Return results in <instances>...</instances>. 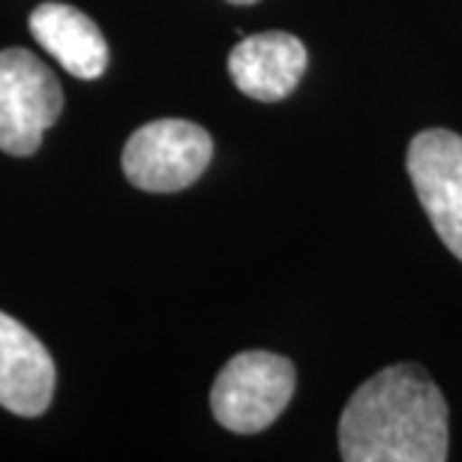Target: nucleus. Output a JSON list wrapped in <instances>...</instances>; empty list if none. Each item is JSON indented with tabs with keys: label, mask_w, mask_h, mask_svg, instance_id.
<instances>
[{
	"label": "nucleus",
	"mask_w": 462,
	"mask_h": 462,
	"mask_svg": "<svg viewBox=\"0 0 462 462\" xmlns=\"http://www.w3.org/2000/svg\"><path fill=\"white\" fill-rule=\"evenodd\" d=\"M346 462H445L448 400L418 364H393L351 393L339 418Z\"/></svg>",
	"instance_id": "obj_1"
},
{
	"label": "nucleus",
	"mask_w": 462,
	"mask_h": 462,
	"mask_svg": "<svg viewBox=\"0 0 462 462\" xmlns=\"http://www.w3.org/2000/svg\"><path fill=\"white\" fill-rule=\"evenodd\" d=\"M294 387L298 375L289 357L273 351H240L219 369L210 387V411L228 432L253 436L285 411Z\"/></svg>",
	"instance_id": "obj_2"
},
{
	"label": "nucleus",
	"mask_w": 462,
	"mask_h": 462,
	"mask_svg": "<svg viewBox=\"0 0 462 462\" xmlns=\"http://www.w3.org/2000/svg\"><path fill=\"white\" fill-rule=\"evenodd\" d=\"M214 160V138L205 126L162 117L138 126L124 147V174L144 192H180L192 187Z\"/></svg>",
	"instance_id": "obj_3"
},
{
	"label": "nucleus",
	"mask_w": 462,
	"mask_h": 462,
	"mask_svg": "<svg viewBox=\"0 0 462 462\" xmlns=\"http://www.w3.org/2000/svg\"><path fill=\"white\" fill-rule=\"evenodd\" d=\"M63 112L58 76L27 49L0 51V151L31 156Z\"/></svg>",
	"instance_id": "obj_4"
},
{
	"label": "nucleus",
	"mask_w": 462,
	"mask_h": 462,
	"mask_svg": "<svg viewBox=\"0 0 462 462\" xmlns=\"http://www.w3.org/2000/svg\"><path fill=\"white\" fill-rule=\"evenodd\" d=\"M405 169L441 244L462 262V135L423 129L411 138Z\"/></svg>",
	"instance_id": "obj_5"
},
{
	"label": "nucleus",
	"mask_w": 462,
	"mask_h": 462,
	"mask_svg": "<svg viewBox=\"0 0 462 462\" xmlns=\"http://www.w3.org/2000/svg\"><path fill=\"white\" fill-rule=\"evenodd\" d=\"M310 54L298 36L267 31L244 36L228 54V76L240 94L258 103H280L291 97L307 72Z\"/></svg>",
	"instance_id": "obj_6"
},
{
	"label": "nucleus",
	"mask_w": 462,
	"mask_h": 462,
	"mask_svg": "<svg viewBox=\"0 0 462 462\" xmlns=\"http://www.w3.org/2000/svg\"><path fill=\"white\" fill-rule=\"evenodd\" d=\"M54 360L22 321L0 312V405L22 418H40L54 396Z\"/></svg>",
	"instance_id": "obj_7"
},
{
	"label": "nucleus",
	"mask_w": 462,
	"mask_h": 462,
	"mask_svg": "<svg viewBox=\"0 0 462 462\" xmlns=\"http://www.w3.org/2000/svg\"><path fill=\"white\" fill-rule=\"evenodd\" d=\"M33 40L69 76L94 81L108 67V42L94 18L69 4H40L27 18Z\"/></svg>",
	"instance_id": "obj_8"
},
{
	"label": "nucleus",
	"mask_w": 462,
	"mask_h": 462,
	"mask_svg": "<svg viewBox=\"0 0 462 462\" xmlns=\"http://www.w3.org/2000/svg\"><path fill=\"white\" fill-rule=\"evenodd\" d=\"M228 4H235V6H253V4H258V0H228Z\"/></svg>",
	"instance_id": "obj_9"
}]
</instances>
